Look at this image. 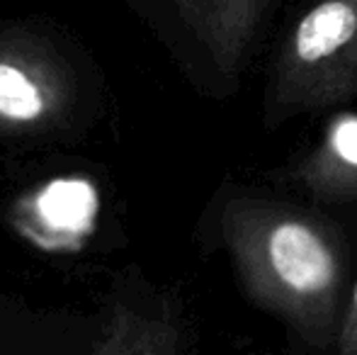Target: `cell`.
Here are the masks:
<instances>
[{
  "mask_svg": "<svg viewBox=\"0 0 357 355\" xmlns=\"http://www.w3.org/2000/svg\"><path fill=\"white\" fill-rule=\"evenodd\" d=\"M209 241L229 256L250 304L306 355H333L350 294L348 243L333 219L258 190L224 185L207 214Z\"/></svg>",
  "mask_w": 357,
  "mask_h": 355,
  "instance_id": "6da1fadb",
  "label": "cell"
},
{
  "mask_svg": "<svg viewBox=\"0 0 357 355\" xmlns=\"http://www.w3.org/2000/svg\"><path fill=\"white\" fill-rule=\"evenodd\" d=\"M357 98V0H304L275 49L263 122L321 112Z\"/></svg>",
  "mask_w": 357,
  "mask_h": 355,
  "instance_id": "7a4b0ae2",
  "label": "cell"
},
{
  "mask_svg": "<svg viewBox=\"0 0 357 355\" xmlns=\"http://www.w3.org/2000/svg\"><path fill=\"white\" fill-rule=\"evenodd\" d=\"M275 3L278 0H175V8L216 71L236 81L250 63Z\"/></svg>",
  "mask_w": 357,
  "mask_h": 355,
  "instance_id": "3957f363",
  "label": "cell"
},
{
  "mask_svg": "<svg viewBox=\"0 0 357 355\" xmlns=\"http://www.w3.org/2000/svg\"><path fill=\"white\" fill-rule=\"evenodd\" d=\"M98 190L85 178H56L15 207V229L54 253L78 251L98 219Z\"/></svg>",
  "mask_w": 357,
  "mask_h": 355,
  "instance_id": "277c9868",
  "label": "cell"
},
{
  "mask_svg": "<svg viewBox=\"0 0 357 355\" xmlns=\"http://www.w3.org/2000/svg\"><path fill=\"white\" fill-rule=\"evenodd\" d=\"M100 355H195L180 302L155 289L119 299Z\"/></svg>",
  "mask_w": 357,
  "mask_h": 355,
  "instance_id": "5b68a950",
  "label": "cell"
},
{
  "mask_svg": "<svg viewBox=\"0 0 357 355\" xmlns=\"http://www.w3.org/2000/svg\"><path fill=\"white\" fill-rule=\"evenodd\" d=\"M289 176L316 202H357V109L331 114L316 142L289 166Z\"/></svg>",
  "mask_w": 357,
  "mask_h": 355,
  "instance_id": "8992f818",
  "label": "cell"
},
{
  "mask_svg": "<svg viewBox=\"0 0 357 355\" xmlns=\"http://www.w3.org/2000/svg\"><path fill=\"white\" fill-rule=\"evenodd\" d=\"M54 68L27 49L0 52V119L37 122L54 103Z\"/></svg>",
  "mask_w": 357,
  "mask_h": 355,
  "instance_id": "52a82bcc",
  "label": "cell"
},
{
  "mask_svg": "<svg viewBox=\"0 0 357 355\" xmlns=\"http://www.w3.org/2000/svg\"><path fill=\"white\" fill-rule=\"evenodd\" d=\"M333 355H357V280L353 282V287H350Z\"/></svg>",
  "mask_w": 357,
  "mask_h": 355,
  "instance_id": "ba28073f",
  "label": "cell"
}]
</instances>
